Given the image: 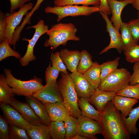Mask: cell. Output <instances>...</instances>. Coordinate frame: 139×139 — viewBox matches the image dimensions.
Returning <instances> with one entry per match:
<instances>
[{
  "label": "cell",
  "instance_id": "1",
  "mask_svg": "<svg viewBox=\"0 0 139 139\" xmlns=\"http://www.w3.org/2000/svg\"><path fill=\"white\" fill-rule=\"evenodd\" d=\"M100 122L104 139L130 138L131 135L125 127L121 114L111 101L101 112Z\"/></svg>",
  "mask_w": 139,
  "mask_h": 139
},
{
  "label": "cell",
  "instance_id": "2",
  "mask_svg": "<svg viewBox=\"0 0 139 139\" xmlns=\"http://www.w3.org/2000/svg\"><path fill=\"white\" fill-rule=\"evenodd\" d=\"M77 30L72 23H59L49 29L46 34L49 36L44 43L45 47H51L53 50L60 45L65 46L68 41H78L80 38L76 35Z\"/></svg>",
  "mask_w": 139,
  "mask_h": 139
},
{
  "label": "cell",
  "instance_id": "3",
  "mask_svg": "<svg viewBox=\"0 0 139 139\" xmlns=\"http://www.w3.org/2000/svg\"><path fill=\"white\" fill-rule=\"evenodd\" d=\"M57 82L63 99V104L70 115L78 118L81 115L78 104L79 98L72 79L68 73L61 72Z\"/></svg>",
  "mask_w": 139,
  "mask_h": 139
},
{
  "label": "cell",
  "instance_id": "4",
  "mask_svg": "<svg viewBox=\"0 0 139 139\" xmlns=\"http://www.w3.org/2000/svg\"><path fill=\"white\" fill-rule=\"evenodd\" d=\"M4 71L7 83L11 87L13 93L17 95L32 96L43 86L42 80L36 76L29 80L23 81L14 77L10 70L5 68Z\"/></svg>",
  "mask_w": 139,
  "mask_h": 139
},
{
  "label": "cell",
  "instance_id": "5",
  "mask_svg": "<svg viewBox=\"0 0 139 139\" xmlns=\"http://www.w3.org/2000/svg\"><path fill=\"white\" fill-rule=\"evenodd\" d=\"M99 6L92 7L87 6H79L76 5H70L62 6H55L54 7L48 6L45 10V13L56 15L57 21H60L67 16L73 17L79 16H87L93 13L99 12Z\"/></svg>",
  "mask_w": 139,
  "mask_h": 139
},
{
  "label": "cell",
  "instance_id": "6",
  "mask_svg": "<svg viewBox=\"0 0 139 139\" xmlns=\"http://www.w3.org/2000/svg\"><path fill=\"white\" fill-rule=\"evenodd\" d=\"M131 75L127 69L118 68L101 81L98 88L116 93L129 84Z\"/></svg>",
  "mask_w": 139,
  "mask_h": 139
},
{
  "label": "cell",
  "instance_id": "7",
  "mask_svg": "<svg viewBox=\"0 0 139 139\" xmlns=\"http://www.w3.org/2000/svg\"><path fill=\"white\" fill-rule=\"evenodd\" d=\"M33 28L35 29L34 33L32 38L30 39L23 38L24 40L28 42L27 51L24 55L20 59V62L22 66H26L30 62L36 59L33 54L34 47L40 37L46 33L48 29V26L45 24L44 21L40 20L35 25L29 27L27 29Z\"/></svg>",
  "mask_w": 139,
  "mask_h": 139
},
{
  "label": "cell",
  "instance_id": "8",
  "mask_svg": "<svg viewBox=\"0 0 139 139\" xmlns=\"http://www.w3.org/2000/svg\"><path fill=\"white\" fill-rule=\"evenodd\" d=\"M32 96L44 104L63 102V98L56 82L46 83Z\"/></svg>",
  "mask_w": 139,
  "mask_h": 139
},
{
  "label": "cell",
  "instance_id": "9",
  "mask_svg": "<svg viewBox=\"0 0 139 139\" xmlns=\"http://www.w3.org/2000/svg\"><path fill=\"white\" fill-rule=\"evenodd\" d=\"M77 134L88 139H97L96 135L102 134V128L100 121L81 116L78 118Z\"/></svg>",
  "mask_w": 139,
  "mask_h": 139
},
{
  "label": "cell",
  "instance_id": "10",
  "mask_svg": "<svg viewBox=\"0 0 139 139\" xmlns=\"http://www.w3.org/2000/svg\"><path fill=\"white\" fill-rule=\"evenodd\" d=\"M33 6L32 3L29 2L20 8L17 12H14L11 15L5 16L7 26L5 38L7 40L10 45L16 28L21 22L23 16L28 11L32 10Z\"/></svg>",
  "mask_w": 139,
  "mask_h": 139
},
{
  "label": "cell",
  "instance_id": "11",
  "mask_svg": "<svg viewBox=\"0 0 139 139\" xmlns=\"http://www.w3.org/2000/svg\"><path fill=\"white\" fill-rule=\"evenodd\" d=\"M69 74L78 98L83 97L88 100L95 89L85 78L83 74L76 71Z\"/></svg>",
  "mask_w": 139,
  "mask_h": 139
},
{
  "label": "cell",
  "instance_id": "12",
  "mask_svg": "<svg viewBox=\"0 0 139 139\" xmlns=\"http://www.w3.org/2000/svg\"><path fill=\"white\" fill-rule=\"evenodd\" d=\"M100 13L106 23V31L109 34L110 40L108 45L104 48L99 54L106 53L113 48L116 49L119 53H121L123 51V46L119 31L113 25L107 15L103 13Z\"/></svg>",
  "mask_w": 139,
  "mask_h": 139
},
{
  "label": "cell",
  "instance_id": "13",
  "mask_svg": "<svg viewBox=\"0 0 139 139\" xmlns=\"http://www.w3.org/2000/svg\"><path fill=\"white\" fill-rule=\"evenodd\" d=\"M0 107L10 125L17 126L26 130L30 127L32 124L27 122L17 110L10 105L1 102Z\"/></svg>",
  "mask_w": 139,
  "mask_h": 139
},
{
  "label": "cell",
  "instance_id": "14",
  "mask_svg": "<svg viewBox=\"0 0 139 139\" xmlns=\"http://www.w3.org/2000/svg\"><path fill=\"white\" fill-rule=\"evenodd\" d=\"M5 103L10 105L17 110L24 119L30 124L39 125L43 124L28 103L20 102L13 97L9 99Z\"/></svg>",
  "mask_w": 139,
  "mask_h": 139
},
{
  "label": "cell",
  "instance_id": "15",
  "mask_svg": "<svg viewBox=\"0 0 139 139\" xmlns=\"http://www.w3.org/2000/svg\"><path fill=\"white\" fill-rule=\"evenodd\" d=\"M111 10L112 16L110 21L113 25L119 31L123 22L121 18V14L124 7L129 4H132L133 0H107Z\"/></svg>",
  "mask_w": 139,
  "mask_h": 139
},
{
  "label": "cell",
  "instance_id": "16",
  "mask_svg": "<svg viewBox=\"0 0 139 139\" xmlns=\"http://www.w3.org/2000/svg\"><path fill=\"white\" fill-rule=\"evenodd\" d=\"M116 95V92L105 91L98 88L95 89L88 100L90 103L94 105L98 110L101 112L107 103Z\"/></svg>",
  "mask_w": 139,
  "mask_h": 139
},
{
  "label": "cell",
  "instance_id": "17",
  "mask_svg": "<svg viewBox=\"0 0 139 139\" xmlns=\"http://www.w3.org/2000/svg\"><path fill=\"white\" fill-rule=\"evenodd\" d=\"M51 121L64 122L70 115L63 103L44 104Z\"/></svg>",
  "mask_w": 139,
  "mask_h": 139
},
{
  "label": "cell",
  "instance_id": "18",
  "mask_svg": "<svg viewBox=\"0 0 139 139\" xmlns=\"http://www.w3.org/2000/svg\"><path fill=\"white\" fill-rule=\"evenodd\" d=\"M60 57L67 69L71 73L77 71L80 58V52L78 50H69L65 48L60 50Z\"/></svg>",
  "mask_w": 139,
  "mask_h": 139
},
{
  "label": "cell",
  "instance_id": "19",
  "mask_svg": "<svg viewBox=\"0 0 139 139\" xmlns=\"http://www.w3.org/2000/svg\"><path fill=\"white\" fill-rule=\"evenodd\" d=\"M111 101L116 108L125 117L128 115L133 106L138 102V99L118 95H115Z\"/></svg>",
  "mask_w": 139,
  "mask_h": 139
},
{
  "label": "cell",
  "instance_id": "20",
  "mask_svg": "<svg viewBox=\"0 0 139 139\" xmlns=\"http://www.w3.org/2000/svg\"><path fill=\"white\" fill-rule=\"evenodd\" d=\"M25 97L27 103L32 108L43 123L48 126L51 120L44 104L32 96Z\"/></svg>",
  "mask_w": 139,
  "mask_h": 139
},
{
  "label": "cell",
  "instance_id": "21",
  "mask_svg": "<svg viewBox=\"0 0 139 139\" xmlns=\"http://www.w3.org/2000/svg\"><path fill=\"white\" fill-rule=\"evenodd\" d=\"M78 104L82 116L100 121L101 112L95 109L88 100L83 97L79 98Z\"/></svg>",
  "mask_w": 139,
  "mask_h": 139
},
{
  "label": "cell",
  "instance_id": "22",
  "mask_svg": "<svg viewBox=\"0 0 139 139\" xmlns=\"http://www.w3.org/2000/svg\"><path fill=\"white\" fill-rule=\"evenodd\" d=\"M27 133L31 139H50V136L48 126L43 124L31 125L26 130Z\"/></svg>",
  "mask_w": 139,
  "mask_h": 139
},
{
  "label": "cell",
  "instance_id": "23",
  "mask_svg": "<svg viewBox=\"0 0 139 139\" xmlns=\"http://www.w3.org/2000/svg\"><path fill=\"white\" fill-rule=\"evenodd\" d=\"M101 69L100 65L97 62H93L91 66L83 75L93 88H98L101 82Z\"/></svg>",
  "mask_w": 139,
  "mask_h": 139
},
{
  "label": "cell",
  "instance_id": "24",
  "mask_svg": "<svg viewBox=\"0 0 139 139\" xmlns=\"http://www.w3.org/2000/svg\"><path fill=\"white\" fill-rule=\"evenodd\" d=\"M121 115L125 127L129 134L136 135L138 132L136 123L139 118V106L132 109L127 118Z\"/></svg>",
  "mask_w": 139,
  "mask_h": 139
},
{
  "label": "cell",
  "instance_id": "25",
  "mask_svg": "<svg viewBox=\"0 0 139 139\" xmlns=\"http://www.w3.org/2000/svg\"><path fill=\"white\" fill-rule=\"evenodd\" d=\"M48 126L51 138L65 139L66 132L64 122L51 121Z\"/></svg>",
  "mask_w": 139,
  "mask_h": 139
},
{
  "label": "cell",
  "instance_id": "26",
  "mask_svg": "<svg viewBox=\"0 0 139 139\" xmlns=\"http://www.w3.org/2000/svg\"><path fill=\"white\" fill-rule=\"evenodd\" d=\"M120 59L118 57L113 60L108 61L100 65L101 82L118 69Z\"/></svg>",
  "mask_w": 139,
  "mask_h": 139
},
{
  "label": "cell",
  "instance_id": "27",
  "mask_svg": "<svg viewBox=\"0 0 139 139\" xmlns=\"http://www.w3.org/2000/svg\"><path fill=\"white\" fill-rule=\"evenodd\" d=\"M93 63L89 52L86 50H82L80 52V58L77 71L83 74L91 66Z\"/></svg>",
  "mask_w": 139,
  "mask_h": 139
},
{
  "label": "cell",
  "instance_id": "28",
  "mask_svg": "<svg viewBox=\"0 0 139 139\" xmlns=\"http://www.w3.org/2000/svg\"><path fill=\"white\" fill-rule=\"evenodd\" d=\"M13 93L11 88L6 80V77L4 74L0 76V102H6L13 97Z\"/></svg>",
  "mask_w": 139,
  "mask_h": 139
},
{
  "label": "cell",
  "instance_id": "29",
  "mask_svg": "<svg viewBox=\"0 0 139 139\" xmlns=\"http://www.w3.org/2000/svg\"><path fill=\"white\" fill-rule=\"evenodd\" d=\"M78 122L77 118L70 115L64 121L65 139H72L77 134Z\"/></svg>",
  "mask_w": 139,
  "mask_h": 139
},
{
  "label": "cell",
  "instance_id": "30",
  "mask_svg": "<svg viewBox=\"0 0 139 139\" xmlns=\"http://www.w3.org/2000/svg\"><path fill=\"white\" fill-rule=\"evenodd\" d=\"M120 30L123 46V51L132 45L136 44L134 41L129 31L128 23L123 22L121 25Z\"/></svg>",
  "mask_w": 139,
  "mask_h": 139
},
{
  "label": "cell",
  "instance_id": "31",
  "mask_svg": "<svg viewBox=\"0 0 139 139\" xmlns=\"http://www.w3.org/2000/svg\"><path fill=\"white\" fill-rule=\"evenodd\" d=\"M9 42L6 39L1 42L0 44V61H2L10 56H13L18 59H20V54L13 50L10 47Z\"/></svg>",
  "mask_w": 139,
  "mask_h": 139
},
{
  "label": "cell",
  "instance_id": "32",
  "mask_svg": "<svg viewBox=\"0 0 139 139\" xmlns=\"http://www.w3.org/2000/svg\"><path fill=\"white\" fill-rule=\"evenodd\" d=\"M54 3L55 6H58L70 5H82L87 6L90 5L99 6L100 1V0H54Z\"/></svg>",
  "mask_w": 139,
  "mask_h": 139
},
{
  "label": "cell",
  "instance_id": "33",
  "mask_svg": "<svg viewBox=\"0 0 139 139\" xmlns=\"http://www.w3.org/2000/svg\"><path fill=\"white\" fill-rule=\"evenodd\" d=\"M117 95L139 99V83L129 84L116 93Z\"/></svg>",
  "mask_w": 139,
  "mask_h": 139
},
{
  "label": "cell",
  "instance_id": "34",
  "mask_svg": "<svg viewBox=\"0 0 139 139\" xmlns=\"http://www.w3.org/2000/svg\"><path fill=\"white\" fill-rule=\"evenodd\" d=\"M126 60L132 63L139 62V45L135 44L124 50Z\"/></svg>",
  "mask_w": 139,
  "mask_h": 139
},
{
  "label": "cell",
  "instance_id": "35",
  "mask_svg": "<svg viewBox=\"0 0 139 139\" xmlns=\"http://www.w3.org/2000/svg\"><path fill=\"white\" fill-rule=\"evenodd\" d=\"M9 128V139H30L25 129L17 126L10 125Z\"/></svg>",
  "mask_w": 139,
  "mask_h": 139
},
{
  "label": "cell",
  "instance_id": "36",
  "mask_svg": "<svg viewBox=\"0 0 139 139\" xmlns=\"http://www.w3.org/2000/svg\"><path fill=\"white\" fill-rule=\"evenodd\" d=\"M50 58L52 66L53 67L58 70L60 72L68 73L66 67L60 57L59 52L51 53L50 56Z\"/></svg>",
  "mask_w": 139,
  "mask_h": 139
},
{
  "label": "cell",
  "instance_id": "37",
  "mask_svg": "<svg viewBox=\"0 0 139 139\" xmlns=\"http://www.w3.org/2000/svg\"><path fill=\"white\" fill-rule=\"evenodd\" d=\"M128 27L135 42L139 41V18L132 19L128 22Z\"/></svg>",
  "mask_w": 139,
  "mask_h": 139
},
{
  "label": "cell",
  "instance_id": "38",
  "mask_svg": "<svg viewBox=\"0 0 139 139\" xmlns=\"http://www.w3.org/2000/svg\"><path fill=\"white\" fill-rule=\"evenodd\" d=\"M60 71L51 65L50 63L47 67L45 73L46 83L56 82Z\"/></svg>",
  "mask_w": 139,
  "mask_h": 139
},
{
  "label": "cell",
  "instance_id": "39",
  "mask_svg": "<svg viewBox=\"0 0 139 139\" xmlns=\"http://www.w3.org/2000/svg\"><path fill=\"white\" fill-rule=\"evenodd\" d=\"M9 125L5 118L0 116V139H9Z\"/></svg>",
  "mask_w": 139,
  "mask_h": 139
},
{
  "label": "cell",
  "instance_id": "40",
  "mask_svg": "<svg viewBox=\"0 0 139 139\" xmlns=\"http://www.w3.org/2000/svg\"><path fill=\"white\" fill-rule=\"evenodd\" d=\"M4 14L2 11L0 14V41L2 42L5 39V34L7 26V23Z\"/></svg>",
  "mask_w": 139,
  "mask_h": 139
},
{
  "label": "cell",
  "instance_id": "41",
  "mask_svg": "<svg viewBox=\"0 0 139 139\" xmlns=\"http://www.w3.org/2000/svg\"><path fill=\"white\" fill-rule=\"evenodd\" d=\"M133 70V73L129 79V84L131 85L139 83V62L134 63Z\"/></svg>",
  "mask_w": 139,
  "mask_h": 139
},
{
  "label": "cell",
  "instance_id": "42",
  "mask_svg": "<svg viewBox=\"0 0 139 139\" xmlns=\"http://www.w3.org/2000/svg\"><path fill=\"white\" fill-rule=\"evenodd\" d=\"M10 3V11L12 14L15 10L23 6L31 0H9Z\"/></svg>",
  "mask_w": 139,
  "mask_h": 139
},
{
  "label": "cell",
  "instance_id": "43",
  "mask_svg": "<svg viewBox=\"0 0 139 139\" xmlns=\"http://www.w3.org/2000/svg\"><path fill=\"white\" fill-rule=\"evenodd\" d=\"M99 6L100 13H104L107 15L111 13V10L108 3L107 0H100Z\"/></svg>",
  "mask_w": 139,
  "mask_h": 139
},
{
  "label": "cell",
  "instance_id": "44",
  "mask_svg": "<svg viewBox=\"0 0 139 139\" xmlns=\"http://www.w3.org/2000/svg\"><path fill=\"white\" fill-rule=\"evenodd\" d=\"M132 4L133 7L137 10L139 11V0H133Z\"/></svg>",
  "mask_w": 139,
  "mask_h": 139
},
{
  "label": "cell",
  "instance_id": "45",
  "mask_svg": "<svg viewBox=\"0 0 139 139\" xmlns=\"http://www.w3.org/2000/svg\"><path fill=\"white\" fill-rule=\"evenodd\" d=\"M72 139H88L86 138L77 134Z\"/></svg>",
  "mask_w": 139,
  "mask_h": 139
},
{
  "label": "cell",
  "instance_id": "46",
  "mask_svg": "<svg viewBox=\"0 0 139 139\" xmlns=\"http://www.w3.org/2000/svg\"><path fill=\"white\" fill-rule=\"evenodd\" d=\"M44 0H37L34 6L36 7L39 8L41 4Z\"/></svg>",
  "mask_w": 139,
  "mask_h": 139
},
{
  "label": "cell",
  "instance_id": "47",
  "mask_svg": "<svg viewBox=\"0 0 139 139\" xmlns=\"http://www.w3.org/2000/svg\"><path fill=\"white\" fill-rule=\"evenodd\" d=\"M138 17L139 18V11H138L137 13Z\"/></svg>",
  "mask_w": 139,
  "mask_h": 139
},
{
  "label": "cell",
  "instance_id": "48",
  "mask_svg": "<svg viewBox=\"0 0 139 139\" xmlns=\"http://www.w3.org/2000/svg\"><path fill=\"white\" fill-rule=\"evenodd\" d=\"M118 1H124V0H118Z\"/></svg>",
  "mask_w": 139,
  "mask_h": 139
},
{
  "label": "cell",
  "instance_id": "49",
  "mask_svg": "<svg viewBox=\"0 0 139 139\" xmlns=\"http://www.w3.org/2000/svg\"></svg>",
  "mask_w": 139,
  "mask_h": 139
}]
</instances>
